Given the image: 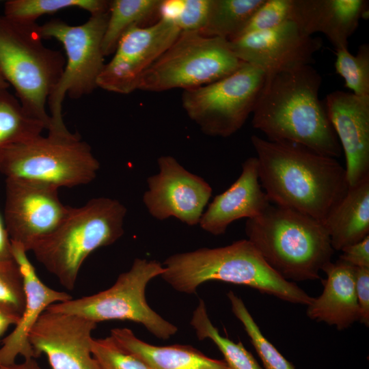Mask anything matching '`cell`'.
<instances>
[{
	"instance_id": "obj_1",
	"label": "cell",
	"mask_w": 369,
	"mask_h": 369,
	"mask_svg": "<svg viewBox=\"0 0 369 369\" xmlns=\"http://www.w3.org/2000/svg\"><path fill=\"white\" fill-rule=\"evenodd\" d=\"M259 180L271 203L320 221L348 189L345 168L336 159L290 142L252 135Z\"/></svg>"
},
{
	"instance_id": "obj_2",
	"label": "cell",
	"mask_w": 369,
	"mask_h": 369,
	"mask_svg": "<svg viewBox=\"0 0 369 369\" xmlns=\"http://www.w3.org/2000/svg\"><path fill=\"white\" fill-rule=\"evenodd\" d=\"M266 75L252 112V126L268 140L297 144L340 157V142L319 98L320 73L306 65Z\"/></svg>"
},
{
	"instance_id": "obj_3",
	"label": "cell",
	"mask_w": 369,
	"mask_h": 369,
	"mask_svg": "<svg viewBox=\"0 0 369 369\" xmlns=\"http://www.w3.org/2000/svg\"><path fill=\"white\" fill-rule=\"evenodd\" d=\"M162 264L161 277L184 293H195L203 283L217 280L247 286L292 303L308 305L314 299L274 271L247 239L174 254Z\"/></svg>"
},
{
	"instance_id": "obj_4",
	"label": "cell",
	"mask_w": 369,
	"mask_h": 369,
	"mask_svg": "<svg viewBox=\"0 0 369 369\" xmlns=\"http://www.w3.org/2000/svg\"><path fill=\"white\" fill-rule=\"evenodd\" d=\"M245 231L266 263L287 281L320 279L334 253L322 221L272 203Z\"/></svg>"
},
{
	"instance_id": "obj_5",
	"label": "cell",
	"mask_w": 369,
	"mask_h": 369,
	"mask_svg": "<svg viewBox=\"0 0 369 369\" xmlns=\"http://www.w3.org/2000/svg\"><path fill=\"white\" fill-rule=\"evenodd\" d=\"M126 214L122 204L108 197L92 199L79 208L70 206L60 225L30 251L62 286L72 290L85 259L124 234Z\"/></svg>"
},
{
	"instance_id": "obj_6",
	"label": "cell",
	"mask_w": 369,
	"mask_h": 369,
	"mask_svg": "<svg viewBox=\"0 0 369 369\" xmlns=\"http://www.w3.org/2000/svg\"><path fill=\"white\" fill-rule=\"evenodd\" d=\"M36 23L0 16V75L16 92L26 112L41 121L46 130L49 96L63 72L66 58L43 42Z\"/></svg>"
},
{
	"instance_id": "obj_7",
	"label": "cell",
	"mask_w": 369,
	"mask_h": 369,
	"mask_svg": "<svg viewBox=\"0 0 369 369\" xmlns=\"http://www.w3.org/2000/svg\"><path fill=\"white\" fill-rule=\"evenodd\" d=\"M100 168L90 146L78 133H49L10 146L0 161L6 178L30 180L57 188L87 184Z\"/></svg>"
},
{
	"instance_id": "obj_8",
	"label": "cell",
	"mask_w": 369,
	"mask_h": 369,
	"mask_svg": "<svg viewBox=\"0 0 369 369\" xmlns=\"http://www.w3.org/2000/svg\"><path fill=\"white\" fill-rule=\"evenodd\" d=\"M108 16L109 11L91 15L79 25H70L59 19L40 25L42 38L57 40L66 53L63 72L47 101L51 122L49 133H70L62 115L66 96L77 99L98 87L97 81L105 64L102 44Z\"/></svg>"
},
{
	"instance_id": "obj_9",
	"label": "cell",
	"mask_w": 369,
	"mask_h": 369,
	"mask_svg": "<svg viewBox=\"0 0 369 369\" xmlns=\"http://www.w3.org/2000/svg\"><path fill=\"white\" fill-rule=\"evenodd\" d=\"M243 63L231 50L228 40L198 31H181L142 74L137 90L196 88L230 75Z\"/></svg>"
},
{
	"instance_id": "obj_10",
	"label": "cell",
	"mask_w": 369,
	"mask_h": 369,
	"mask_svg": "<svg viewBox=\"0 0 369 369\" xmlns=\"http://www.w3.org/2000/svg\"><path fill=\"white\" fill-rule=\"evenodd\" d=\"M165 271L156 260L136 258L109 288L96 294L51 305L46 310L77 315L96 323L109 320H130L143 325L152 334L167 340L178 331L148 304V282Z\"/></svg>"
},
{
	"instance_id": "obj_11",
	"label": "cell",
	"mask_w": 369,
	"mask_h": 369,
	"mask_svg": "<svg viewBox=\"0 0 369 369\" xmlns=\"http://www.w3.org/2000/svg\"><path fill=\"white\" fill-rule=\"evenodd\" d=\"M266 77L261 69L243 62L226 77L184 90L182 107L205 135L229 137L252 113Z\"/></svg>"
},
{
	"instance_id": "obj_12",
	"label": "cell",
	"mask_w": 369,
	"mask_h": 369,
	"mask_svg": "<svg viewBox=\"0 0 369 369\" xmlns=\"http://www.w3.org/2000/svg\"><path fill=\"white\" fill-rule=\"evenodd\" d=\"M59 189L43 182L14 178L5 179L4 220L11 241L27 252L53 232L70 206L60 200Z\"/></svg>"
},
{
	"instance_id": "obj_13",
	"label": "cell",
	"mask_w": 369,
	"mask_h": 369,
	"mask_svg": "<svg viewBox=\"0 0 369 369\" xmlns=\"http://www.w3.org/2000/svg\"><path fill=\"white\" fill-rule=\"evenodd\" d=\"M180 32L174 23L163 18L148 27H131L120 38L111 59L105 64L98 87L121 94L137 90L142 74Z\"/></svg>"
},
{
	"instance_id": "obj_14",
	"label": "cell",
	"mask_w": 369,
	"mask_h": 369,
	"mask_svg": "<svg viewBox=\"0 0 369 369\" xmlns=\"http://www.w3.org/2000/svg\"><path fill=\"white\" fill-rule=\"evenodd\" d=\"M159 172L148 178L143 202L158 220L175 217L188 226L200 223L213 189L202 178L192 174L171 156L157 160Z\"/></svg>"
},
{
	"instance_id": "obj_15",
	"label": "cell",
	"mask_w": 369,
	"mask_h": 369,
	"mask_svg": "<svg viewBox=\"0 0 369 369\" xmlns=\"http://www.w3.org/2000/svg\"><path fill=\"white\" fill-rule=\"evenodd\" d=\"M228 42L239 60L261 69L266 74L311 65L314 54L323 46L320 38L306 34L292 20Z\"/></svg>"
},
{
	"instance_id": "obj_16",
	"label": "cell",
	"mask_w": 369,
	"mask_h": 369,
	"mask_svg": "<svg viewBox=\"0 0 369 369\" xmlns=\"http://www.w3.org/2000/svg\"><path fill=\"white\" fill-rule=\"evenodd\" d=\"M97 323L66 313L45 310L31 328L36 357L47 356L51 369H100L91 346Z\"/></svg>"
},
{
	"instance_id": "obj_17",
	"label": "cell",
	"mask_w": 369,
	"mask_h": 369,
	"mask_svg": "<svg viewBox=\"0 0 369 369\" xmlns=\"http://www.w3.org/2000/svg\"><path fill=\"white\" fill-rule=\"evenodd\" d=\"M325 105L344 153L348 186H354L369 176V96L336 90Z\"/></svg>"
},
{
	"instance_id": "obj_18",
	"label": "cell",
	"mask_w": 369,
	"mask_h": 369,
	"mask_svg": "<svg viewBox=\"0 0 369 369\" xmlns=\"http://www.w3.org/2000/svg\"><path fill=\"white\" fill-rule=\"evenodd\" d=\"M11 242L12 257L20 266L23 277L25 304L15 328L2 340L1 366L15 363L18 355L25 359L36 358L29 340L31 328L49 306L72 299L68 293L57 291L44 284L38 276L25 249L19 243Z\"/></svg>"
},
{
	"instance_id": "obj_19",
	"label": "cell",
	"mask_w": 369,
	"mask_h": 369,
	"mask_svg": "<svg viewBox=\"0 0 369 369\" xmlns=\"http://www.w3.org/2000/svg\"><path fill=\"white\" fill-rule=\"evenodd\" d=\"M271 204L260 183L257 159L249 157L243 163L237 180L214 198L199 223L213 235L223 234L234 221L256 217Z\"/></svg>"
},
{
	"instance_id": "obj_20",
	"label": "cell",
	"mask_w": 369,
	"mask_h": 369,
	"mask_svg": "<svg viewBox=\"0 0 369 369\" xmlns=\"http://www.w3.org/2000/svg\"><path fill=\"white\" fill-rule=\"evenodd\" d=\"M368 4L365 0H292L290 20L306 34H324L336 50L348 48Z\"/></svg>"
},
{
	"instance_id": "obj_21",
	"label": "cell",
	"mask_w": 369,
	"mask_h": 369,
	"mask_svg": "<svg viewBox=\"0 0 369 369\" xmlns=\"http://www.w3.org/2000/svg\"><path fill=\"white\" fill-rule=\"evenodd\" d=\"M322 271L327 275L321 280L323 291L308 305L307 315L317 322L335 325L338 330L347 329L359 318L355 266L339 258Z\"/></svg>"
},
{
	"instance_id": "obj_22",
	"label": "cell",
	"mask_w": 369,
	"mask_h": 369,
	"mask_svg": "<svg viewBox=\"0 0 369 369\" xmlns=\"http://www.w3.org/2000/svg\"><path fill=\"white\" fill-rule=\"evenodd\" d=\"M110 336L124 350L154 369H230L224 360L210 358L189 345L154 346L128 328L112 329Z\"/></svg>"
},
{
	"instance_id": "obj_23",
	"label": "cell",
	"mask_w": 369,
	"mask_h": 369,
	"mask_svg": "<svg viewBox=\"0 0 369 369\" xmlns=\"http://www.w3.org/2000/svg\"><path fill=\"white\" fill-rule=\"evenodd\" d=\"M323 223L334 251H341L369 236V176L348 187Z\"/></svg>"
},
{
	"instance_id": "obj_24",
	"label": "cell",
	"mask_w": 369,
	"mask_h": 369,
	"mask_svg": "<svg viewBox=\"0 0 369 369\" xmlns=\"http://www.w3.org/2000/svg\"><path fill=\"white\" fill-rule=\"evenodd\" d=\"M160 0L109 1V16L103 36L104 56L114 53L122 36L132 26L139 25L159 14Z\"/></svg>"
},
{
	"instance_id": "obj_25",
	"label": "cell",
	"mask_w": 369,
	"mask_h": 369,
	"mask_svg": "<svg viewBox=\"0 0 369 369\" xmlns=\"http://www.w3.org/2000/svg\"><path fill=\"white\" fill-rule=\"evenodd\" d=\"M44 129L45 125L28 114L8 89L0 90V161L10 146L31 140Z\"/></svg>"
},
{
	"instance_id": "obj_26",
	"label": "cell",
	"mask_w": 369,
	"mask_h": 369,
	"mask_svg": "<svg viewBox=\"0 0 369 369\" xmlns=\"http://www.w3.org/2000/svg\"><path fill=\"white\" fill-rule=\"evenodd\" d=\"M264 0H211L208 20L200 32L228 41L238 38Z\"/></svg>"
},
{
	"instance_id": "obj_27",
	"label": "cell",
	"mask_w": 369,
	"mask_h": 369,
	"mask_svg": "<svg viewBox=\"0 0 369 369\" xmlns=\"http://www.w3.org/2000/svg\"><path fill=\"white\" fill-rule=\"evenodd\" d=\"M190 324L199 340L208 338L216 344L230 369H262L252 354L241 342L236 343L219 333L208 317L203 300H200Z\"/></svg>"
},
{
	"instance_id": "obj_28",
	"label": "cell",
	"mask_w": 369,
	"mask_h": 369,
	"mask_svg": "<svg viewBox=\"0 0 369 369\" xmlns=\"http://www.w3.org/2000/svg\"><path fill=\"white\" fill-rule=\"evenodd\" d=\"M109 1L105 0H9L4 4L3 16L16 21L36 23L45 14L77 8L91 15L109 11Z\"/></svg>"
},
{
	"instance_id": "obj_29",
	"label": "cell",
	"mask_w": 369,
	"mask_h": 369,
	"mask_svg": "<svg viewBox=\"0 0 369 369\" xmlns=\"http://www.w3.org/2000/svg\"><path fill=\"white\" fill-rule=\"evenodd\" d=\"M227 296L230 301L232 311L241 322L264 369H295L262 334L259 327L249 312L243 300L232 291Z\"/></svg>"
},
{
	"instance_id": "obj_30",
	"label": "cell",
	"mask_w": 369,
	"mask_h": 369,
	"mask_svg": "<svg viewBox=\"0 0 369 369\" xmlns=\"http://www.w3.org/2000/svg\"><path fill=\"white\" fill-rule=\"evenodd\" d=\"M335 69L344 81V86L357 96H369V45L359 46L356 55L348 48L336 50Z\"/></svg>"
},
{
	"instance_id": "obj_31",
	"label": "cell",
	"mask_w": 369,
	"mask_h": 369,
	"mask_svg": "<svg viewBox=\"0 0 369 369\" xmlns=\"http://www.w3.org/2000/svg\"><path fill=\"white\" fill-rule=\"evenodd\" d=\"M211 0L162 1L159 14L181 31L201 32L206 25Z\"/></svg>"
},
{
	"instance_id": "obj_32",
	"label": "cell",
	"mask_w": 369,
	"mask_h": 369,
	"mask_svg": "<svg viewBox=\"0 0 369 369\" xmlns=\"http://www.w3.org/2000/svg\"><path fill=\"white\" fill-rule=\"evenodd\" d=\"M91 350L100 369H154L139 357L124 350L111 336L93 338Z\"/></svg>"
},
{
	"instance_id": "obj_33",
	"label": "cell",
	"mask_w": 369,
	"mask_h": 369,
	"mask_svg": "<svg viewBox=\"0 0 369 369\" xmlns=\"http://www.w3.org/2000/svg\"><path fill=\"white\" fill-rule=\"evenodd\" d=\"M292 8V0H264L239 36L271 29L290 20Z\"/></svg>"
},
{
	"instance_id": "obj_34",
	"label": "cell",
	"mask_w": 369,
	"mask_h": 369,
	"mask_svg": "<svg viewBox=\"0 0 369 369\" xmlns=\"http://www.w3.org/2000/svg\"><path fill=\"white\" fill-rule=\"evenodd\" d=\"M0 301L21 315L25 304L23 277L14 258H0Z\"/></svg>"
},
{
	"instance_id": "obj_35",
	"label": "cell",
	"mask_w": 369,
	"mask_h": 369,
	"mask_svg": "<svg viewBox=\"0 0 369 369\" xmlns=\"http://www.w3.org/2000/svg\"><path fill=\"white\" fill-rule=\"evenodd\" d=\"M355 284L359 309V321L369 325V267L355 266Z\"/></svg>"
},
{
	"instance_id": "obj_36",
	"label": "cell",
	"mask_w": 369,
	"mask_h": 369,
	"mask_svg": "<svg viewBox=\"0 0 369 369\" xmlns=\"http://www.w3.org/2000/svg\"><path fill=\"white\" fill-rule=\"evenodd\" d=\"M341 251L340 259L356 267H369V236Z\"/></svg>"
},
{
	"instance_id": "obj_37",
	"label": "cell",
	"mask_w": 369,
	"mask_h": 369,
	"mask_svg": "<svg viewBox=\"0 0 369 369\" xmlns=\"http://www.w3.org/2000/svg\"><path fill=\"white\" fill-rule=\"evenodd\" d=\"M20 314L10 305L0 301V339L11 325H16Z\"/></svg>"
},
{
	"instance_id": "obj_38",
	"label": "cell",
	"mask_w": 369,
	"mask_h": 369,
	"mask_svg": "<svg viewBox=\"0 0 369 369\" xmlns=\"http://www.w3.org/2000/svg\"><path fill=\"white\" fill-rule=\"evenodd\" d=\"M0 258L12 259V242L8 234L4 217L0 213Z\"/></svg>"
},
{
	"instance_id": "obj_39",
	"label": "cell",
	"mask_w": 369,
	"mask_h": 369,
	"mask_svg": "<svg viewBox=\"0 0 369 369\" xmlns=\"http://www.w3.org/2000/svg\"><path fill=\"white\" fill-rule=\"evenodd\" d=\"M1 369H42L38 362L36 361L35 358H30L25 359V361L20 364H16V362L8 365V366H1Z\"/></svg>"
},
{
	"instance_id": "obj_40",
	"label": "cell",
	"mask_w": 369,
	"mask_h": 369,
	"mask_svg": "<svg viewBox=\"0 0 369 369\" xmlns=\"http://www.w3.org/2000/svg\"><path fill=\"white\" fill-rule=\"evenodd\" d=\"M9 85L5 82V81L0 75V90L8 89Z\"/></svg>"
},
{
	"instance_id": "obj_41",
	"label": "cell",
	"mask_w": 369,
	"mask_h": 369,
	"mask_svg": "<svg viewBox=\"0 0 369 369\" xmlns=\"http://www.w3.org/2000/svg\"><path fill=\"white\" fill-rule=\"evenodd\" d=\"M0 369H1V365H0Z\"/></svg>"
}]
</instances>
